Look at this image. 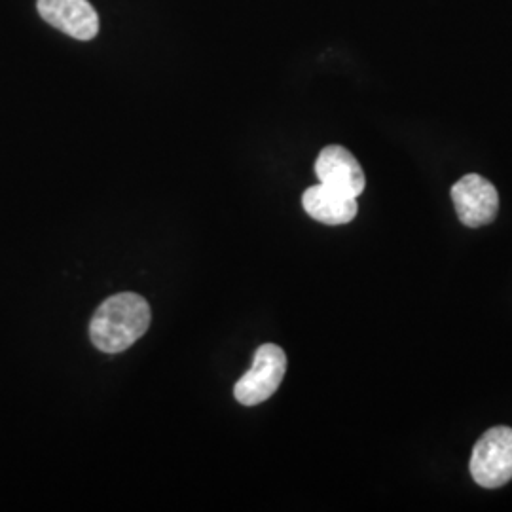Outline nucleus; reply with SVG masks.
I'll return each mask as SVG.
<instances>
[{
    "label": "nucleus",
    "instance_id": "obj_1",
    "mask_svg": "<svg viewBox=\"0 0 512 512\" xmlns=\"http://www.w3.org/2000/svg\"><path fill=\"white\" fill-rule=\"evenodd\" d=\"M150 319V306L143 296L114 294L93 315L90 323L93 346L103 353H120L147 332Z\"/></svg>",
    "mask_w": 512,
    "mask_h": 512
},
{
    "label": "nucleus",
    "instance_id": "obj_2",
    "mask_svg": "<svg viewBox=\"0 0 512 512\" xmlns=\"http://www.w3.org/2000/svg\"><path fill=\"white\" fill-rule=\"evenodd\" d=\"M471 475L478 486L488 490L512 480L511 427H492L480 437L471 456Z\"/></svg>",
    "mask_w": 512,
    "mask_h": 512
},
{
    "label": "nucleus",
    "instance_id": "obj_3",
    "mask_svg": "<svg viewBox=\"0 0 512 512\" xmlns=\"http://www.w3.org/2000/svg\"><path fill=\"white\" fill-rule=\"evenodd\" d=\"M287 372V355L275 344H264L256 349L253 366L247 370L243 378H239L234 387V395L238 403L245 406L268 401L285 378Z\"/></svg>",
    "mask_w": 512,
    "mask_h": 512
},
{
    "label": "nucleus",
    "instance_id": "obj_4",
    "mask_svg": "<svg viewBox=\"0 0 512 512\" xmlns=\"http://www.w3.org/2000/svg\"><path fill=\"white\" fill-rule=\"evenodd\" d=\"M452 202L459 220L469 228L494 222L499 211L497 188L478 173H469L452 186Z\"/></svg>",
    "mask_w": 512,
    "mask_h": 512
},
{
    "label": "nucleus",
    "instance_id": "obj_5",
    "mask_svg": "<svg viewBox=\"0 0 512 512\" xmlns=\"http://www.w3.org/2000/svg\"><path fill=\"white\" fill-rule=\"evenodd\" d=\"M37 8L44 21L76 40L99 33V16L88 0H37Z\"/></svg>",
    "mask_w": 512,
    "mask_h": 512
},
{
    "label": "nucleus",
    "instance_id": "obj_6",
    "mask_svg": "<svg viewBox=\"0 0 512 512\" xmlns=\"http://www.w3.org/2000/svg\"><path fill=\"white\" fill-rule=\"evenodd\" d=\"M315 175L319 183L336 188L348 196L359 198L365 192V171L348 148L330 145L323 148L317 162Z\"/></svg>",
    "mask_w": 512,
    "mask_h": 512
},
{
    "label": "nucleus",
    "instance_id": "obj_7",
    "mask_svg": "<svg viewBox=\"0 0 512 512\" xmlns=\"http://www.w3.org/2000/svg\"><path fill=\"white\" fill-rule=\"evenodd\" d=\"M302 205L311 219L319 220L329 226L348 224L357 217V211H359L357 198L323 183L310 186L304 192Z\"/></svg>",
    "mask_w": 512,
    "mask_h": 512
}]
</instances>
